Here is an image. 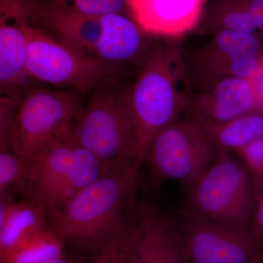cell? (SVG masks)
<instances>
[{
	"mask_svg": "<svg viewBox=\"0 0 263 263\" xmlns=\"http://www.w3.org/2000/svg\"><path fill=\"white\" fill-rule=\"evenodd\" d=\"M186 90L179 50L164 45L147 53L136 81L122 92L142 164L154 138L188 108Z\"/></svg>",
	"mask_w": 263,
	"mask_h": 263,
	"instance_id": "6da1fadb",
	"label": "cell"
},
{
	"mask_svg": "<svg viewBox=\"0 0 263 263\" xmlns=\"http://www.w3.org/2000/svg\"><path fill=\"white\" fill-rule=\"evenodd\" d=\"M138 164L102 175L49 217V228L66 241L100 250L119 234L128 202L140 182Z\"/></svg>",
	"mask_w": 263,
	"mask_h": 263,
	"instance_id": "7a4b0ae2",
	"label": "cell"
},
{
	"mask_svg": "<svg viewBox=\"0 0 263 263\" xmlns=\"http://www.w3.org/2000/svg\"><path fill=\"white\" fill-rule=\"evenodd\" d=\"M24 161L25 174L18 196L35 202L49 217L101 176L98 161L69 135Z\"/></svg>",
	"mask_w": 263,
	"mask_h": 263,
	"instance_id": "3957f363",
	"label": "cell"
},
{
	"mask_svg": "<svg viewBox=\"0 0 263 263\" xmlns=\"http://www.w3.org/2000/svg\"><path fill=\"white\" fill-rule=\"evenodd\" d=\"M69 137L94 156L101 176L121 172L135 164L142 165L122 92L112 85L90 93Z\"/></svg>",
	"mask_w": 263,
	"mask_h": 263,
	"instance_id": "277c9868",
	"label": "cell"
},
{
	"mask_svg": "<svg viewBox=\"0 0 263 263\" xmlns=\"http://www.w3.org/2000/svg\"><path fill=\"white\" fill-rule=\"evenodd\" d=\"M186 192L187 210L218 224L250 231L256 202L252 176L230 152H219Z\"/></svg>",
	"mask_w": 263,
	"mask_h": 263,
	"instance_id": "5b68a950",
	"label": "cell"
},
{
	"mask_svg": "<svg viewBox=\"0 0 263 263\" xmlns=\"http://www.w3.org/2000/svg\"><path fill=\"white\" fill-rule=\"evenodd\" d=\"M18 24L27 39L29 72L38 82L85 95L113 84L116 66L65 46L32 24Z\"/></svg>",
	"mask_w": 263,
	"mask_h": 263,
	"instance_id": "8992f818",
	"label": "cell"
},
{
	"mask_svg": "<svg viewBox=\"0 0 263 263\" xmlns=\"http://www.w3.org/2000/svg\"><path fill=\"white\" fill-rule=\"evenodd\" d=\"M219 152L200 124L176 121L152 140L143 164L153 188L167 181L192 187L214 163Z\"/></svg>",
	"mask_w": 263,
	"mask_h": 263,
	"instance_id": "52a82bcc",
	"label": "cell"
},
{
	"mask_svg": "<svg viewBox=\"0 0 263 263\" xmlns=\"http://www.w3.org/2000/svg\"><path fill=\"white\" fill-rule=\"evenodd\" d=\"M74 89L37 87L20 100L8 140L10 149L21 158L67 136L86 102Z\"/></svg>",
	"mask_w": 263,
	"mask_h": 263,
	"instance_id": "ba28073f",
	"label": "cell"
},
{
	"mask_svg": "<svg viewBox=\"0 0 263 263\" xmlns=\"http://www.w3.org/2000/svg\"><path fill=\"white\" fill-rule=\"evenodd\" d=\"M118 243L122 263H188L176 216L136 194L128 202Z\"/></svg>",
	"mask_w": 263,
	"mask_h": 263,
	"instance_id": "9c48e42d",
	"label": "cell"
},
{
	"mask_svg": "<svg viewBox=\"0 0 263 263\" xmlns=\"http://www.w3.org/2000/svg\"><path fill=\"white\" fill-rule=\"evenodd\" d=\"M176 218L188 263H263V249L249 230L218 224L186 209Z\"/></svg>",
	"mask_w": 263,
	"mask_h": 263,
	"instance_id": "30bf717a",
	"label": "cell"
},
{
	"mask_svg": "<svg viewBox=\"0 0 263 263\" xmlns=\"http://www.w3.org/2000/svg\"><path fill=\"white\" fill-rule=\"evenodd\" d=\"M127 4L141 32L176 39L197 28L205 0H127Z\"/></svg>",
	"mask_w": 263,
	"mask_h": 263,
	"instance_id": "8fae6325",
	"label": "cell"
},
{
	"mask_svg": "<svg viewBox=\"0 0 263 263\" xmlns=\"http://www.w3.org/2000/svg\"><path fill=\"white\" fill-rule=\"evenodd\" d=\"M192 119L202 124H224L257 108L248 79L226 77L189 103Z\"/></svg>",
	"mask_w": 263,
	"mask_h": 263,
	"instance_id": "7c38bea8",
	"label": "cell"
},
{
	"mask_svg": "<svg viewBox=\"0 0 263 263\" xmlns=\"http://www.w3.org/2000/svg\"><path fill=\"white\" fill-rule=\"evenodd\" d=\"M33 22L62 44L94 57L101 33V17L84 14L50 0L37 3Z\"/></svg>",
	"mask_w": 263,
	"mask_h": 263,
	"instance_id": "4fadbf2b",
	"label": "cell"
},
{
	"mask_svg": "<svg viewBox=\"0 0 263 263\" xmlns=\"http://www.w3.org/2000/svg\"><path fill=\"white\" fill-rule=\"evenodd\" d=\"M25 34L16 22L0 19V93L21 100L38 86L27 64Z\"/></svg>",
	"mask_w": 263,
	"mask_h": 263,
	"instance_id": "5bb4252c",
	"label": "cell"
},
{
	"mask_svg": "<svg viewBox=\"0 0 263 263\" xmlns=\"http://www.w3.org/2000/svg\"><path fill=\"white\" fill-rule=\"evenodd\" d=\"M49 227L47 213L28 199L0 203V260Z\"/></svg>",
	"mask_w": 263,
	"mask_h": 263,
	"instance_id": "9a60e30c",
	"label": "cell"
},
{
	"mask_svg": "<svg viewBox=\"0 0 263 263\" xmlns=\"http://www.w3.org/2000/svg\"><path fill=\"white\" fill-rule=\"evenodd\" d=\"M101 23L95 57L117 66L138 56L143 47V39L135 22L122 14H113L102 16Z\"/></svg>",
	"mask_w": 263,
	"mask_h": 263,
	"instance_id": "2e32d148",
	"label": "cell"
},
{
	"mask_svg": "<svg viewBox=\"0 0 263 263\" xmlns=\"http://www.w3.org/2000/svg\"><path fill=\"white\" fill-rule=\"evenodd\" d=\"M214 46L228 59L229 77L249 79L253 75L259 62V43L252 34L223 29L216 35Z\"/></svg>",
	"mask_w": 263,
	"mask_h": 263,
	"instance_id": "e0dca14e",
	"label": "cell"
},
{
	"mask_svg": "<svg viewBox=\"0 0 263 263\" xmlns=\"http://www.w3.org/2000/svg\"><path fill=\"white\" fill-rule=\"evenodd\" d=\"M199 124L206 132L219 152H238L263 136L261 114H246L219 125Z\"/></svg>",
	"mask_w": 263,
	"mask_h": 263,
	"instance_id": "ac0fdd59",
	"label": "cell"
},
{
	"mask_svg": "<svg viewBox=\"0 0 263 263\" xmlns=\"http://www.w3.org/2000/svg\"><path fill=\"white\" fill-rule=\"evenodd\" d=\"M66 240L48 227L26 240L1 263H47L63 255Z\"/></svg>",
	"mask_w": 263,
	"mask_h": 263,
	"instance_id": "d6986e66",
	"label": "cell"
},
{
	"mask_svg": "<svg viewBox=\"0 0 263 263\" xmlns=\"http://www.w3.org/2000/svg\"><path fill=\"white\" fill-rule=\"evenodd\" d=\"M24 174L23 159L10 149L8 143H0V195L12 194L18 196Z\"/></svg>",
	"mask_w": 263,
	"mask_h": 263,
	"instance_id": "ffe728a7",
	"label": "cell"
},
{
	"mask_svg": "<svg viewBox=\"0 0 263 263\" xmlns=\"http://www.w3.org/2000/svg\"><path fill=\"white\" fill-rule=\"evenodd\" d=\"M59 4L71 7L84 14L91 16L122 14L128 10L127 0H51Z\"/></svg>",
	"mask_w": 263,
	"mask_h": 263,
	"instance_id": "44dd1931",
	"label": "cell"
},
{
	"mask_svg": "<svg viewBox=\"0 0 263 263\" xmlns=\"http://www.w3.org/2000/svg\"><path fill=\"white\" fill-rule=\"evenodd\" d=\"M37 5L33 0H0V19L31 24Z\"/></svg>",
	"mask_w": 263,
	"mask_h": 263,
	"instance_id": "7402d4cb",
	"label": "cell"
},
{
	"mask_svg": "<svg viewBox=\"0 0 263 263\" xmlns=\"http://www.w3.org/2000/svg\"><path fill=\"white\" fill-rule=\"evenodd\" d=\"M238 159L251 176L263 181V136L236 152Z\"/></svg>",
	"mask_w": 263,
	"mask_h": 263,
	"instance_id": "603a6c76",
	"label": "cell"
},
{
	"mask_svg": "<svg viewBox=\"0 0 263 263\" xmlns=\"http://www.w3.org/2000/svg\"><path fill=\"white\" fill-rule=\"evenodd\" d=\"M223 24L226 29L248 34H252L257 29L247 8L228 13L223 19Z\"/></svg>",
	"mask_w": 263,
	"mask_h": 263,
	"instance_id": "cb8c5ba5",
	"label": "cell"
},
{
	"mask_svg": "<svg viewBox=\"0 0 263 263\" xmlns=\"http://www.w3.org/2000/svg\"><path fill=\"white\" fill-rule=\"evenodd\" d=\"M260 185L259 193L256 197L253 221L250 231L263 249V181L260 182Z\"/></svg>",
	"mask_w": 263,
	"mask_h": 263,
	"instance_id": "d4e9b609",
	"label": "cell"
},
{
	"mask_svg": "<svg viewBox=\"0 0 263 263\" xmlns=\"http://www.w3.org/2000/svg\"><path fill=\"white\" fill-rule=\"evenodd\" d=\"M92 263H122L118 243V235L99 251Z\"/></svg>",
	"mask_w": 263,
	"mask_h": 263,
	"instance_id": "484cf974",
	"label": "cell"
},
{
	"mask_svg": "<svg viewBox=\"0 0 263 263\" xmlns=\"http://www.w3.org/2000/svg\"><path fill=\"white\" fill-rule=\"evenodd\" d=\"M248 79L253 89L257 106L263 109V60H259L255 72Z\"/></svg>",
	"mask_w": 263,
	"mask_h": 263,
	"instance_id": "4316f807",
	"label": "cell"
},
{
	"mask_svg": "<svg viewBox=\"0 0 263 263\" xmlns=\"http://www.w3.org/2000/svg\"><path fill=\"white\" fill-rule=\"evenodd\" d=\"M47 263H73V262L70 260V259H67L63 254V255L60 256V257L52 259V260L49 261Z\"/></svg>",
	"mask_w": 263,
	"mask_h": 263,
	"instance_id": "83f0119b",
	"label": "cell"
}]
</instances>
